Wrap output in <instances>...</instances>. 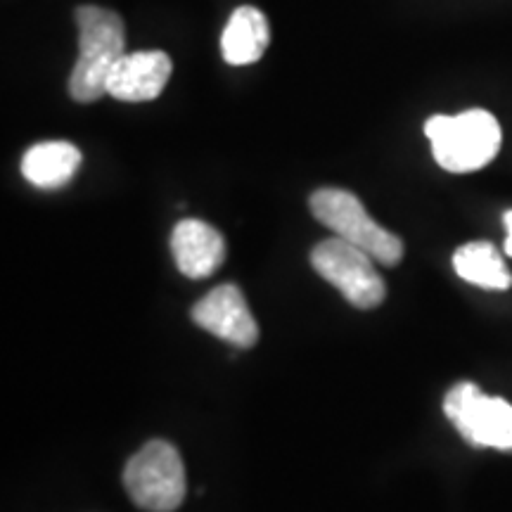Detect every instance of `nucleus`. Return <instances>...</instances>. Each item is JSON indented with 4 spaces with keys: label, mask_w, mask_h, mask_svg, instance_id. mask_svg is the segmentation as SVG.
Instances as JSON below:
<instances>
[{
    "label": "nucleus",
    "mask_w": 512,
    "mask_h": 512,
    "mask_svg": "<svg viewBox=\"0 0 512 512\" xmlns=\"http://www.w3.org/2000/svg\"><path fill=\"white\" fill-rule=\"evenodd\" d=\"M74 19L79 27V57L69 76V93L88 105L107 95L114 64L126 55V27L119 12L100 5H79Z\"/></svg>",
    "instance_id": "obj_1"
},
{
    "label": "nucleus",
    "mask_w": 512,
    "mask_h": 512,
    "mask_svg": "<svg viewBox=\"0 0 512 512\" xmlns=\"http://www.w3.org/2000/svg\"><path fill=\"white\" fill-rule=\"evenodd\" d=\"M425 136L430 138L434 159L451 174H470L494 162L501 150V126L486 110H467L456 117L434 114L427 119Z\"/></svg>",
    "instance_id": "obj_2"
},
{
    "label": "nucleus",
    "mask_w": 512,
    "mask_h": 512,
    "mask_svg": "<svg viewBox=\"0 0 512 512\" xmlns=\"http://www.w3.org/2000/svg\"><path fill=\"white\" fill-rule=\"evenodd\" d=\"M313 216L351 245L368 252L377 264L396 266L403 256V242L396 238L392 230L382 228L373 216L368 214L363 202L354 192L339 188H320L311 195Z\"/></svg>",
    "instance_id": "obj_3"
},
{
    "label": "nucleus",
    "mask_w": 512,
    "mask_h": 512,
    "mask_svg": "<svg viewBox=\"0 0 512 512\" xmlns=\"http://www.w3.org/2000/svg\"><path fill=\"white\" fill-rule=\"evenodd\" d=\"M124 486L131 501L147 512H174L185 498V465L174 444L152 439L128 460Z\"/></svg>",
    "instance_id": "obj_4"
},
{
    "label": "nucleus",
    "mask_w": 512,
    "mask_h": 512,
    "mask_svg": "<svg viewBox=\"0 0 512 512\" xmlns=\"http://www.w3.org/2000/svg\"><path fill=\"white\" fill-rule=\"evenodd\" d=\"M375 264L368 252L342 238L318 242L311 252L313 271L337 287L356 309H375L387 297V287Z\"/></svg>",
    "instance_id": "obj_5"
},
{
    "label": "nucleus",
    "mask_w": 512,
    "mask_h": 512,
    "mask_svg": "<svg viewBox=\"0 0 512 512\" xmlns=\"http://www.w3.org/2000/svg\"><path fill=\"white\" fill-rule=\"evenodd\" d=\"M444 413L467 444L512 453V406L501 396L460 382L446 394Z\"/></svg>",
    "instance_id": "obj_6"
},
{
    "label": "nucleus",
    "mask_w": 512,
    "mask_h": 512,
    "mask_svg": "<svg viewBox=\"0 0 512 512\" xmlns=\"http://www.w3.org/2000/svg\"><path fill=\"white\" fill-rule=\"evenodd\" d=\"M192 320L233 347L249 349L259 339V325L238 285H219L192 306Z\"/></svg>",
    "instance_id": "obj_7"
},
{
    "label": "nucleus",
    "mask_w": 512,
    "mask_h": 512,
    "mask_svg": "<svg viewBox=\"0 0 512 512\" xmlns=\"http://www.w3.org/2000/svg\"><path fill=\"white\" fill-rule=\"evenodd\" d=\"M174 72L171 57L162 50H138L126 53L114 64L107 95L121 102H150L162 95Z\"/></svg>",
    "instance_id": "obj_8"
},
{
    "label": "nucleus",
    "mask_w": 512,
    "mask_h": 512,
    "mask_svg": "<svg viewBox=\"0 0 512 512\" xmlns=\"http://www.w3.org/2000/svg\"><path fill=\"white\" fill-rule=\"evenodd\" d=\"M171 254L185 278L202 280L219 271L226 259L223 235L200 219H183L171 233Z\"/></svg>",
    "instance_id": "obj_9"
},
{
    "label": "nucleus",
    "mask_w": 512,
    "mask_h": 512,
    "mask_svg": "<svg viewBox=\"0 0 512 512\" xmlns=\"http://www.w3.org/2000/svg\"><path fill=\"white\" fill-rule=\"evenodd\" d=\"M268 43H271V27L259 8L242 5L230 15L226 29L221 36L223 60L233 67H245L264 57Z\"/></svg>",
    "instance_id": "obj_10"
},
{
    "label": "nucleus",
    "mask_w": 512,
    "mask_h": 512,
    "mask_svg": "<svg viewBox=\"0 0 512 512\" xmlns=\"http://www.w3.org/2000/svg\"><path fill=\"white\" fill-rule=\"evenodd\" d=\"M79 166V147L67 140H48L29 147L22 159V174L36 188L55 190L72 181Z\"/></svg>",
    "instance_id": "obj_11"
},
{
    "label": "nucleus",
    "mask_w": 512,
    "mask_h": 512,
    "mask_svg": "<svg viewBox=\"0 0 512 512\" xmlns=\"http://www.w3.org/2000/svg\"><path fill=\"white\" fill-rule=\"evenodd\" d=\"M453 268L467 283L484 290H508L512 275L503 256L491 242H467L453 254Z\"/></svg>",
    "instance_id": "obj_12"
},
{
    "label": "nucleus",
    "mask_w": 512,
    "mask_h": 512,
    "mask_svg": "<svg viewBox=\"0 0 512 512\" xmlns=\"http://www.w3.org/2000/svg\"><path fill=\"white\" fill-rule=\"evenodd\" d=\"M503 223H505V230H508V238H505V254L512 256V209L505 211Z\"/></svg>",
    "instance_id": "obj_13"
}]
</instances>
